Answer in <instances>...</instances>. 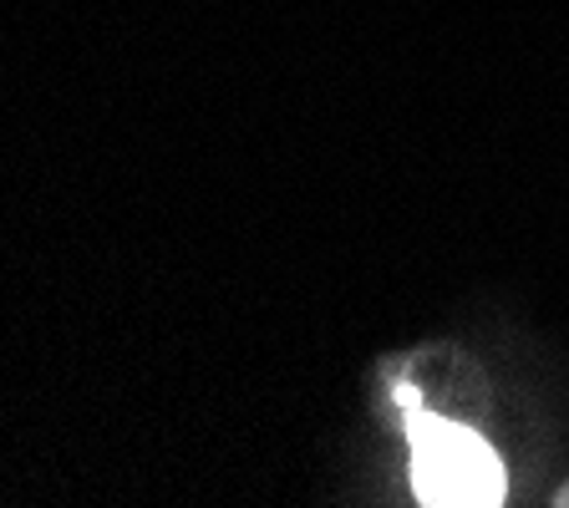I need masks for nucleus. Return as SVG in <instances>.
<instances>
[{
    "label": "nucleus",
    "mask_w": 569,
    "mask_h": 508,
    "mask_svg": "<svg viewBox=\"0 0 569 508\" xmlns=\"http://www.w3.org/2000/svg\"><path fill=\"white\" fill-rule=\"evenodd\" d=\"M412 442V488L427 508H493L503 504V462L493 458L473 427L432 417L412 407L407 417Z\"/></svg>",
    "instance_id": "f257e3e1"
},
{
    "label": "nucleus",
    "mask_w": 569,
    "mask_h": 508,
    "mask_svg": "<svg viewBox=\"0 0 569 508\" xmlns=\"http://www.w3.org/2000/svg\"><path fill=\"white\" fill-rule=\"evenodd\" d=\"M397 402H402L407 412H412V407H417V387H397Z\"/></svg>",
    "instance_id": "f03ea898"
}]
</instances>
